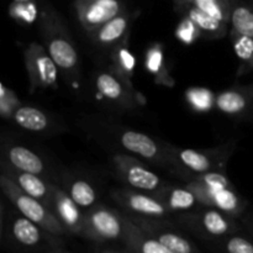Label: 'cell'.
Here are the masks:
<instances>
[{
    "label": "cell",
    "mask_w": 253,
    "mask_h": 253,
    "mask_svg": "<svg viewBox=\"0 0 253 253\" xmlns=\"http://www.w3.org/2000/svg\"><path fill=\"white\" fill-rule=\"evenodd\" d=\"M41 26L46 49L59 69L66 73L77 71L79 56L76 46L72 42L71 36L67 34L66 26L62 22L61 16L51 5L44 2L41 12Z\"/></svg>",
    "instance_id": "cell-1"
},
{
    "label": "cell",
    "mask_w": 253,
    "mask_h": 253,
    "mask_svg": "<svg viewBox=\"0 0 253 253\" xmlns=\"http://www.w3.org/2000/svg\"><path fill=\"white\" fill-rule=\"evenodd\" d=\"M177 221L190 234L210 242H216L240 231L236 217L210 207H202L194 211L179 214Z\"/></svg>",
    "instance_id": "cell-2"
},
{
    "label": "cell",
    "mask_w": 253,
    "mask_h": 253,
    "mask_svg": "<svg viewBox=\"0 0 253 253\" xmlns=\"http://www.w3.org/2000/svg\"><path fill=\"white\" fill-rule=\"evenodd\" d=\"M0 185H1L2 193L6 195L7 199L15 205L17 210L21 212L24 216L34 221L40 227L48 232L52 236H64L68 235L67 230L63 225L59 222L56 215L51 210V208L47 207L40 200L35 199L31 195L22 192L16 183L10 179L5 173H1L0 177Z\"/></svg>",
    "instance_id": "cell-3"
},
{
    "label": "cell",
    "mask_w": 253,
    "mask_h": 253,
    "mask_svg": "<svg viewBox=\"0 0 253 253\" xmlns=\"http://www.w3.org/2000/svg\"><path fill=\"white\" fill-rule=\"evenodd\" d=\"M166 151L168 162L172 167L193 177L215 170H224V165L229 158L227 150L199 151L166 145Z\"/></svg>",
    "instance_id": "cell-4"
},
{
    "label": "cell",
    "mask_w": 253,
    "mask_h": 253,
    "mask_svg": "<svg viewBox=\"0 0 253 253\" xmlns=\"http://www.w3.org/2000/svg\"><path fill=\"white\" fill-rule=\"evenodd\" d=\"M125 232L124 214L104 205L86 210L83 237L95 242L123 241Z\"/></svg>",
    "instance_id": "cell-5"
},
{
    "label": "cell",
    "mask_w": 253,
    "mask_h": 253,
    "mask_svg": "<svg viewBox=\"0 0 253 253\" xmlns=\"http://www.w3.org/2000/svg\"><path fill=\"white\" fill-rule=\"evenodd\" d=\"M111 197L126 214L153 219H169L174 215L160 198L151 193L136 189H120L114 190Z\"/></svg>",
    "instance_id": "cell-6"
},
{
    "label": "cell",
    "mask_w": 253,
    "mask_h": 253,
    "mask_svg": "<svg viewBox=\"0 0 253 253\" xmlns=\"http://www.w3.org/2000/svg\"><path fill=\"white\" fill-rule=\"evenodd\" d=\"M113 163L119 177L132 189L156 194L165 185L160 175L131 156L123 153L115 155L113 157Z\"/></svg>",
    "instance_id": "cell-7"
},
{
    "label": "cell",
    "mask_w": 253,
    "mask_h": 253,
    "mask_svg": "<svg viewBox=\"0 0 253 253\" xmlns=\"http://www.w3.org/2000/svg\"><path fill=\"white\" fill-rule=\"evenodd\" d=\"M25 64L32 91L57 85L59 68L43 46L35 42L27 46L25 49Z\"/></svg>",
    "instance_id": "cell-8"
},
{
    "label": "cell",
    "mask_w": 253,
    "mask_h": 253,
    "mask_svg": "<svg viewBox=\"0 0 253 253\" xmlns=\"http://www.w3.org/2000/svg\"><path fill=\"white\" fill-rule=\"evenodd\" d=\"M79 22L89 35L127 10L124 0H74Z\"/></svg>",
    "instance_id": "cell-9"
},
{
    "label": "cell",
    "mask_w": 253,
    "mask_h": 253,
    "mask_svg": "<svg viewBox=\"0 0 253 253\" xmlns=\"http://www.w3.org/2000/svg\"><path fill=\"white\" fill-rule=\"evenodd\" d=\"M127 215L138 226L152 235L172 253H202L185 235L178 230V227L168 222V219H153V217Z\"/></svg>",
    "instance_id": "cell-10"
},
{
    "label": "cell",
    "mask_w": 253,
    "mask_h": 253,
    "mask_svg": "<svg viewBox=\"0 0 253 253\" xmlns=\"http://www.w3.org/2000/svg\"><path fill=\"white\" fill-rule=\"evenodd\" d=\"M49 208L68 234L83 236L85 211L72 199L67 190L53 185Z\"/></svg>",
    "instance_id": "cell-11"
},
{
    "label": "cell",
    "mask_w": 253,
    "mask_h": 253,
    "mask_svg": "<svg viewBox=\"0 0 253 253\" xmlns=\"http://www.w3.org/2000/svg\"><path fill=\"white\" fill-rule=\"evenodd\" d=\"M120 143L125 150L133 155L141 156L158 165H169L166 146H160L157 141L148 135L132 130H125L119 135Z\"/></svg>",
    "instance_id": "cell-12"
},
{
    "label": "cell",
    "mask_w": 253,
    "mask_h": 253,
    "mask_svg": "<svg viewBox=\"0 0 253 253\" xmlns=\"http://www.w3.org/2000/svg\"><path fill=\"white\" fill-rule=\"evenodd\" d=\"M95 86L99 94L106 100L124 108L135 106V96L130 93L132 86L128 85L113 68L111 71L101 72L95 77Z\"/></svg>",
    "instance_id": "cell-13"
},
{
    "label": "cell",
    "mask_w": 253,
    "mask_h": 253,
    "mask_svg": "<svg viewBox=\"0 0 253 253\" xmlns=\"http://www.w3.org/2000/svg\"><path fill=\"white\" fill-rule=\"evenodd\" d=\"M133 16L135 15L132 12L126 10L90 34L91 41L98 47L113 49L128 37L127 35L133 21Z\"/></svg>",
    "instance_id": "cell-14"
},
{
    "label": "cell",
    "mask_w": 253,
    "mask_h": 253,
    "mask_svg": "<svg viewBox=\"0 0 253 253\" xmlns=\"http://www.w3.org/2000/svg\"><path fill=\"white\" fill-rule=\"evenodd\" d=\"M2 173H5L10 179L14 180L22 192L31 195L35 199L40 200L47 207L51 205L53 184H47L39 174L22 172V170L14 168L12 166H6L5 163H2Z\"/></svg>",
    "instance_id": "cell-15"
},
{
    "label": "cell",
    "mask_w": 253,
    "mask_h": 253,
    "mask_svg": "<svg viewBox=\"0 0 253 253\" xmlns=\"http://www.w3.org/2000/svg\"><path fill=\"white\" fill-rule=\"evenodd\" d=\"M124 214L125 232L123 241L128 251L132 253H172L165 245L148 234L147 231L138 226L127 214Z\"/></svg>",
    "instance_id": "cell-16"
},
{
    "label": "cell",
    "mask_w": 253,
    "mask_h": 253,
    "mask_svg": "<svg viewBox=\"0 0 253 253\" xmlns=\"http://www.w3.org/2000/svg\"><path fill=\"white\" fill-rule=\"evenodd\" d=\"M155 195L165 203L166 207L173 214H184V212L194 211L203 207L195 193L187 185L180 187V185L165 184L162 189Z\"/></svg>",
    "instance_id": "cell-17"
},
{
    "label": "cell",
    "mask_w": 253,
    "mask_h": 253,
    "mask_svg": "<svg viewBox=\"0 0 253 253\" xmlns=\"http://www.w3.org/2000/svg\"><path fill=\"white\" fill-rule=\"evenodd\" d=\"M252 99L253 94L249 89L232 88L217 94L215 106L226 115L240 116L250 110Z\"/></svg>",
    "instance_id": "cell-18"
},
{
    "label": "cell",
    "mask_w": 253,
    "mask_h": 253,
    "mask_svg": "<svg viewBox=\"0 0 253 253\" xmlns=\"http://www.w3.org/2000/svg\"><path fill=\"white\" fill-rule=\"evenodd\" d=\"M44 234H48V232L44 231L42 227H40L39 225L35 224L24 215L15 216L10 222V235H11L12 240L17 245L26 247V249H34V247L40 246L46 236Z\"/></svg>",
    "instance_id": "cell-19"
},
{
    "label": "cell",
    "mask_w": 253,
    "mask_h": 253,
    "mask_svg": "<svg viewBox=\"0 0 253 253\" xmlns=\"http://www.w3.org/2000/svg\"><path fill=\"white\" fill-rule=\"evenodd\" d=\"M6 160L12 167L22 172L39 175L44 172V163L42 158L24 146L15 145L7 148Z\"/></svg>",
    "instance_id": "cell-20"
},
{
    "label": "cell",
    "mask_w": 253,
    "mask_h": 253,
    "mask_svg": "<svg viewBox=\"0 0 253 253\" xmlns=\"http://www.w3.org/2000/svg\"><path fill=\"white\" fill-rule=\"evenodd\" d=\"M208 207L219 209L220 211L225 212L232 217H239L245 211L246 203L244 202V199L240 197L234 185L231 184L214 193L210 197Z\"/></svg>",
    "instance_id": "cell-21"
},
{
    "label": "cell",
    "mask_w": 253,
    "mask_h": 253,
    "mask_svg": "<svg viewBox=\"0 0 253 253\" xmlns=\"http://www.w3.org/2000/svg\"><path fill=\"white\" fill-rule=\"evenodd\" d=\"M182 12L184 16H188L189 19H192L198 25L202 34L205 35V36L211 37V39H221V37H224L226 35V24L221 22L220 20L215 19L211 15L207 14V12L200 10L199 7L194 6L193 4L185 7Z\"/></svg>",
    "instance_id": "cell-22"
},
{
    "label": "cell",
    "mask_w": 253,
    "mask_h": 253,
    "mask_svg": "<svg viewBox=\"0 0 253 253\" xmlns=\"http://www.w3.org/2000/svg\"><path fill=\"white\" fill-rule=\"evenodd\" d=\"M12 120L19 127L31 132H41L49 127L48 115L35 106L20 105L12 115Z\"/></svg>",
    "instance_id": "cell-23"
},
{
    "label": "cell",
    "mask_w": 253,
    "mask_h": 253,
    "mask_svg": "<svg viewBox=\"0 0 253 253\" xmlns=\"http://www.w3.org/2000/svg\"><path fill=\"white\" fill-rule=\"evenodd\" d=\"M232 30L245 36L253 37V1L231 0Z\"/></svg>",
    "instance_id": "cell-24"
},
{
    "label": "cell",
    "mask_w": 253,
    "mask_h": 253,
    "mask_svg": "<svg viewBox=\"0 0 253 253\" xmlns=\"http://www.w3.org/2000/svg\"><path fill=\"white\" fill-rule=\"evenodd\" d=\"M136 59L132 52L127 47V39L119 43L113 48V67L111 68L126 82L130 86H132L133 72H135Z\"/></svg>",
    "instance_id": "cell-25"
},
{
    "label": "cell",
    "mask_w": 253,
    "mask_h": 253,
    "mask_svg": "<svg viewBox=\"0 0 253 253\" xmlns=\"http://www.w3.org/2000/svg\"><path fill=\"white\" fill-rule=\"evenodd\" d=\"M146 69L156 78V82L165 85H173V81L168 74L165 66V53L161 44H155L148 48L146 52L145 59Z\"/></svg>",
    "instance_id": "cell-26"
},
{
    "label": "cell",
    "mask_w": 253,
    "mask_h": 253,
    "mask_svg": "<svg viewBox=\"0 0 253 253\" xmlns=\"http://www.w3.org/2000/svg\"><path fill=\"white\" fill-rule=\"evenodd\" d=\"M67 193L82 209L89 210L96 205V192L86 180L81 178L72 180L71 184H68Z\"/></svg>",
    "instance_id": "cell-27"
},
{
    "label": "cell",
    "mask_w": 253,
    "mask_h": 253,
    "mask_svg": "<svg viewBox=\"0 0 253 253\" xmlns=\"http://www.w3.org/2000/svg\"><path fill=\"white\" fill-rule=\"evenodd\" d=\"M185 100L188 105L195 111L207 113L211 110L212 106H215L216 96L209 89L203 86H193L185 91Z\"/></svg>",
    "instance_id": "cell-28"
},
{
    "label": "cell",
    "mask_w": 253,
    "mask_h": 253,
    "mask_svg": "<svg viewBox=\"0 0 253 253\" xmlns=\"http://www.w3.org/2000/svg\"><path fill=\"white\" fill-rule=\"evenodd\" d=\"M219 253H253V240L249 236L235 232L214 242Z\"/></svg>",
    "instance_id": "cell-29"
},
{
    "label": "cell",
    "mask_w": 253,
    "mask_h": 253,
    "mask_svg": "<svg viewBox=\"0 0 253 253\" xmlns=\"http://www.w3.org/2000/svg\"><path fill=\"white\" fill-rule=\"evenodd\" d=\"M193 5L224 24L231 22V0H194Z\"/></svg>",
    "instance_id": "cell-30"
},
{
    "label": "cell",
    "mask_w": 253,
    "mask_h": 253,
    "mask_svg": "<svg viewBox=\"0 0 253 253\" xmlns=\"http://www.w3.org/2000/svg\"><path fill=\"white\" fill-rule=\"evenodd\" d=\"M9 14L21 24H32L39 17L40 11L35 1H12L9 6Z\"/></svg>",
    "instance_id": "cell-31"
},
{
    "label": "cell",
    "mask_w": 253,
    "mask_h": 253,
    "mask_svg": "<svg viewBox=\"0 0 253 253\" xmlns=\"http://www.w3.org/2000/svg\"><path fill=\"white\" fill-rule=\"evenodd\" d=\"M231 41L237 57L253 67V37L245 36L232 30Z\"/></svg>",
    "instance_id": "cell-32"
},
{
    "label": "cell",
    "mask_w": 253,
    "mask_h": 253,
    "mask_svg": "<svg viewBox=\"0 0 253 253\" xmlns=\"http://www.w3.org/2000/svg\"><path fill=\"white\" fill-rule=\"evenodd\" d=\"M202 35L203 34L198 25L188 16L183 17L178 24L177 29H175V37L184 44H192Z\"/></svg>",
    "instance_id": "cell-33"
},
{
    "label": "cell",
    "mask_w": 253,
    "mask_h": 253,
    "mask_svg": "<svg viewBox=\"0 0 253 253\" xmlns=\"http://www.w3.org/2000/svg\"><path fill=\"white\" fill-rule=\"evenodd\" d=\"M21 105L19 99L10 89L1 84V94H0V113L4 118H12L16 109Z\"/></svg>",
    "instance_id": "cell-34"
},
{
    "label": "cell",
    "mask_w": 253,
    "mask_h": 253,
    "mask_svg": "<svg viewBox=\"0 0 253 253\" xmlns=\"http://www.w3.org/2000/svg\"><path fill=\"white\" fill-rule=\"evenodd\" d=\"M172 1H173V4H174L175 9H177L178 11L182 12L185 7L189 6V5H192L194 0H172Z\"/></svg>",
    "instance_id": "cell-35"
},
{
    "label": "cell",
    "mask_w": 253,
    "mask_h": 253,
    "mask_svg": "<svg viewBox=\"0 0 253 253\" xmlns=\"http://www.w3.org/2000/svg\"><path fill=\"white\" fill-rule=\"evenodd\" d=\"M246 225L250 229V231H251V234L253 235V216L250 217L249 220H246Z\"/></svg>",
    "instance_id": "cell-36"
},
{
    "label": "cell",
    "mask_w": 253,
    "mask_h": 253,
    "mask_svg": "<svg viewBox=\"0 0 253 253\" xmlns=\"http://www.w3.org/2000/svg\"><path fill=\"white\" fill-rule=\"evenodd\" d=\"M101 253H132L131 251L128 252H123V251H116V250H111V249H108V250H104Z\"/></svg>",
    "instance_id": "cell-37"
},
{
    "label": "cell",
    "mask_w": 253,
    "mask_h": 253,
    "mask_svg": "<svg viewBox=\"0 0 253 253\" xmlns=\"http://www.w3.org/2000/svg\"><path fill=\"white\" fill-rule=\"evenodd\" d=\"M48 253H69V252H66V251H61V250H54V251H49Z\"/></svg>",
    "instance_id": "cell-38"
},
{
    "label": "cell",
    "mask_w": 253,
    "mask_h": 253,
    "mask_svg": "<svg viewBox=\"0 0 253 253\" xmlns=\"http://www.w3.org/2000/svg\"><path fill=\"white\" fill-rule=\"evenodd\" d=\"M12 1H22V2H27V1H35V0H12Z\"/></svg>",
    "instance_id": "cell-39"
}]
</instances>
